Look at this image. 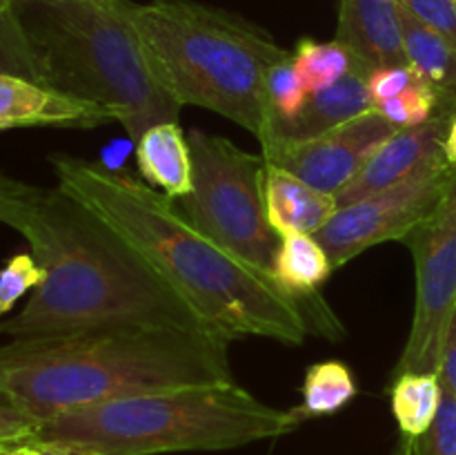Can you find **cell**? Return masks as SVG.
<instances>
[{
	"mask_svg": "<svg viewBox=\"0 0 456 455\" xmlns=\"http://www.w3.org/2000/svg\"><path fill=\"white\" fill-rule=\"evenodd\" d=\"M374 110L381 112L396 128H412V125H421L439 114V101H436V94L423 80H417L403 94L374 107Z\"/></svg>",
	"mask_w": 456,
	"mask_h": 455,
	"instance_id": "obj_25",
	"label": "cell"
},
{
	"mask_svg": "<svg viewBox=\"0 0 456 455\" xmlns=\"http://www.w3.org/2000/svg\"><path fill=\"white\" fill-rule=\"evenodd\" d=\"M267 221L276 235H316L338 212L337 196L301 181L288 170L267 163L265 177Z\"/></svg>",
	"mask_w": 456,
	"mask_h": 455,
	"instance_id": "obj_15",
	"label": "cell"
},
{
	"mask_svg": "<svg viewBox=\"0 0 456 455\" xmlns=\"http://www.w3.org/2000/svg\"><path fill=\"white\" fill-rule=\"evenodd\" d=\"M356 379L350 366L338 360L319 361L310 366L303 382V418H319L332 415L346 409L356 397Z\"/></svg>",
	"mask_w": 456,
	"mask_h": 455,
	"instance_id": "obj_21",
	"label": "cell"
},
{
	"mask_svg": "<svg viewBox=\"0 0 456 455\" xmlns=\"http://www.w3.org/2000/svg\"><path fill=\"white\" fill-rule=\"evenodd\" d=\"M439 377H441V384L456 395V310L452 317V324H450L448 337H445L444 357H441V366H439Z\"/></svg>",
	"mask_w": 456,
	"mask_h": 455,
	"instance_id": "obj_30",
	"label": "cell"
},
{
	"mask_svg": "<svg viewBox=\"0 0 456 455\" xmlns=\"http://www.w3.org/2000/svg\"><path fill=\"white\" fill-rule=\"evenodd\" d=\"M368 76L370 70L363 65H356L347 76H343L338 83L323 92L310 94L294 119L272 123L267 129L265 141H307L321 134H328L341 125L350 123L356 116L372 110V101L368 94Z\"/></svg>",
	"mask_w": 456,
	"mask_h": 455,
	"instance_id": "obj_14",
	"label": "cell"
},
{
	"mask_svg": "<svg viewBox=\"0 0 456 455\" xmlns=\"http://www.w3.org/2000/svg\"><path fill=\"white\" fill-rule=\"evenodd\" d=\"M29 187H31L29 183H22L18 181V178L7 177V174H0V212H3V208L9 203V201L25 194Z\"/></svg>",
	"mask_w": 456,
	"mask_h": 455,
	"instance_id": "obj_31",
	"label": "cell"
},
{
	"mask_svg": "<svg viewBox=\"0 0 456 455\" xmlns=\"http://www.w3.org/2000/svg\"><path fill=\"white\" fill-rule=\"evenodd\" d=\"M267 105H270V125L279 120H289L303 110L310 94L303 87L292 54L276 62L267 74Z\"/></svg>",
	"mask_w": 456,
	"mask_h": 455,
	"instance_id": "obj_23",
	"label": "cell"
},
{
	"mask_svg": "<svg viewBox=\"0 0 456 455\" xmlns=\"http://www.w3.org/2000/svg\"><path fill=\"white\" fill-rule=\"evenodd\" d=\"M417 21L456 43V0H399Z\"/></svg>",
	"mask_w": 456,
	"mask_h": 455,
	"instance_id": "obj_28",
	"label": "cell"
},
{
	"mask_svg": "<svg viewBox=\"0 0 456 455\" xmlns=\"http://www.w3.org/2000/svg\"><path fill=\"white\" fill-rule=\"evenodd\" d=\"M454 177L456 165L441 152L403 181L338 208L328 226L314 236L332 266L343 268L374 245L408 239L410 232L439 208Z\"/></svg>",
	"mask_w": 456,
	"mask_h": 455,
	"instance_id": "obj_8",
	"label": "cell"
},
{
	"mask_svg": "<svg viewBox=\"0 0 456 455\" xmlns=\"http://www.w3.org/2000/svg\"><path fill=\"white\" fill-rule=\"evenodd\" d=\"M132 18L160 85L178 105L205 107L265 138L267 74L292 52L245 18L191 0L132 3Z\"/></svg>",
	"mask_w": 456,
	"mask_h": 455,
	"instance_id": "obj_5",
	"label": "cell"
},
{
	"mask_svg": "<svg viewBox=\"0 0 456 455\" xmlns=\"http://www.w3.org/2000/svg\"><path fill=\"white\" fill-rule=\"evenodd\" d=\"M22 0H0V13H4V12H12L13 7H16V4H20Z\"/></svg>",
	"mask_w": 456,
	"mask_h": 455,
	"instance_id": "obj_35",
	"label": "cell"
},
{
	"mask_svg": "<svg viewBox=\"0 0 456 455\" xmlns=\"http://www.w3.org/2000/svg\"><path fill=\"white\" fill-rule=\"evenodd\" d=\"M370 71L408 65L396 0H338L337 38Z\"/></svg>",
	"mask_w": 456,
	"mask_h": 455,
	"instance_id": "obj_13",
	"label": "cell"
},
{
	"mask_svg": "<svg viewBox=\"0 0 456 455\" xmlns=\"http://www.w3.org/2000/svg\"><path fill=\"white\" fill-rule=\"evenodd\" d=\"M399 16L408 65L436 94L439 114L452 116L456 112V43L423 25L401 4Z\"/></svg>",
	"mask_w": 456,
	"mask_h": 455,
	"instance_id": "obj_16",
	"label": "cell"
},
{
	"mask_svg": "<svg viewBox=\"0 0 456 455\" xmlns=\"http://www.w3.org/2000/svg\"><path fill=\"white\" fill-rule=\"evenodd\" d=\"M444 384L439 373H399L392 384V413L401 433L421 437L439 413Z\"/></svg>",
	"mask_w": 456,
	"mask_h": 455,
	"instance_id": "obj_19",
	"label": "cell"
},
{
	"mask_svg": "<svg viewBox=\"0 0 456 455\" xmlns=\"http://www.w3.org/2000/svg\"><path fill=\"white\" fill-rule=\"evenodd\" d=\"M334 266L314 235H283L272 275L297 297L314 294L332 275Z\"/></svg>",
	"mask_w": 456,
	"mask_h": 455,
	"instance_id": "obj_18",
	"label": "cell"
},
{
	"mask_svg": "<svg viewBox=\"0 0 456 455\" xmlns=\"http://www.w3.org/2000/svg\"><path fill=\"white\" fill-rule=\"evenodd\" d=\"M7 455H56V453H49V451L38 449V446L20 444V446H12V449H7Z\"/></svg>",
	"mask_w": 456,
	"mask_h": 455,
	"instance_id": "obj_33",
	"label": "cell"
},
{
	"mask_svg": "<svg viewBox=\"0 0 456 455\" xmlns=\"http://www.w3.org/2000/svg\"><path fill=\"white\" fill-rule=\"evenodd\" d=\"M395 455H417V451H414V437L403 435V440H401L399 449H396Z\"/></svg>",
	"mask_w": 456,
	"mask_h": 455,
	"instance_id": "obj_34",
	"label": "cell"
},
{
	"mask_svg": "<svg viewBox=\"0 0 456 455\" xmlns=\"http://www.w3.org/2000/svg\"><path fill=\"white\" fill-rule=\"evenodd\" d=\"M230 382V342L212 335L94 328L0 346V393L38 424L125 397Z\"/></svg>",
	"mask_w": 456,
	"mask_h": 455,
	"instance_id": "obj_3",
	"label": "cell"
},
{
	"mask_svg": "<svg viewBox=\"0 0 456 455\" xmlns=\"http://www.w3.org/2000/svg\"><path fill=\"white\" fill-rule=\"evenodd\" d=\"M0 455H7V449H3V446H0Z\"/></svg>",
	"mask_w": 456,
	"mask_h": 455,
	"instance_id": "obj_36",
	"label": "cell"
},
{
	"mask_svg": "<svg viewBox=\"0 0 456 455\" xmlns=\"http://www.w3.org/2000/svg\"><path fill=\"white\" fill-rule=\"evenodd\" d=\"M417 455H456V395L444 386L439 413L421 437H414Z\"/></svg>",
	"mask_w": 456,
	"mask_h": 455,
	"instance_id": "obj_26",
	"label": "cell"
},
{
	"mask_svg": "<svg viewBox=\"0 0 456 455\" xmlns=\"http://www.w3.org/2000/svg\"><path fill=\"white\" fill-rule=\"evenodd\" d=\"M49 71V85L118 112L134 143L178 120L127 0H22L13 7Z\"/></svg>",
	"mask_w": 456,
	"mask_h": 455,
	"instance_id": "obj_6",
	"label": "cell"
},
{
	"mask_svg": "<svg viewBox=\"0 0 456 455\" xmlns=\"http://www.w3.org/2000/svg\"><path fill=\"white\" fill-rule=\"evenodd\" d=\"M417 302L408 343L396 373H439L456 310V177L439 208L410 232Z\"/></svg>",
	"mask_w": 456,
	"mask_h": 455,
	"instance_id": "obj_9",
	"label": "cell"
},
{
	"mask_svg": "<svg viewBox=\"0 0 456 455\" xmlns=\"http://www.w3.org/2000/svg\"><path fill=\"white\" fill-rule=\"evenodd\" d=\"M399 129L379 110H368L350 123L307 141L261 143L267 163L288 170L321 192L337 196L359 174L381 143Z\"/></svg>",
	"mask_w": 456,
	"mask_h": 455,
	"instance_id": "obj_10",
	"label": "cell"
},
{
	"mask_svg": "<svg viewBox=\"0 0 456 455\" xmlns=\"http://www.w3.org/2000/svg\"><path fill=\"white\" fill-rule=\"evenodd\" d=\"M444 152H445V159H448L452 165H456V112L452 114V119H450L448 132H445Z\"/></svg>",
	"mask_w": 456,
	"mask_h": 455,
	"instance_id": "obj_32",
	"label": "cell"
},
{
	"mask_svg": "<svg viewBox=\"0 0 456 455\" xmlns=\"http://www.w3.org/2000/svg\"><path fill=\"white\" fill-rule=\"evenodd\" d=\"M191 190L176 199L178 212L236 257L272 272L281 236L267 221V161L230 138L191 129Z\"/></svg>",
	"mask_w": 456,
	"mask_h": 455,
	"instance_id": "obj_7",
	"label": "cell"
},
{
	"mask_svg": "<svg viewBox=\"0 0 456 455\" xmlns=\"http://www.w3.org/2000/svg\"><path fill=\"white\" fill-rule=\"evenodd\" d=\"M419 76L414 74L410 65H395V67H379V70L370 71L368 76V94L372 107L383 105V103L392 101L399 94H403L410 85H414Z\"/></svg>",
	"mask_w": 456,
	"mask_h": 455,
	"instance_id": "obj_27",
	"label": "cell"
},
{
	"mask_svg": "<svg viewBox=\"0 0 456 455\" xmlns=\"http://www.w3.org/2000/svg\"><path fill=\"white\" fill-rule=\"evenodd\" d=\"M450 119L452 116L436 114L426 123L399 129L395 136L381 143L359 174L337 194L338 208L403 181L414 170L441 154Z\"/></svg>",
	"mask_w": 456,
	"mask_h": 455,
	"instance_id": "obj_12",
	"label": "cell"
},
{
	"mask_svg": "<svg viewBox=\"0 0 456 455\" xmlns=\"http://www.w3.org/2000/svg\"><path fill=\"white\" fill-rule=\"evenodd\" d=\"M36 428L38 422L18 409L4 393H0V446L12 449V446L27 444L34 437Z\"/></svg>",
	"mask_w": 456,
	"mask_h": 455,
	"instance_id": "obj_29",
	"label": "cell"
},
{
	"mask_svg": "<svg viewBox=\"0 0 456 455\" xmlns=\"http://www.w3.org/2000/svg\"><path fill=\"white\" fill-rule=\"evenodd\" d=\"M0 223L20 232L45 268L43 284L18 315L0 321V335L151 328L218 337L138 250L61 187L31 186L4 205Z\"/></svg>",
	"mask_w": 456,
	"mask_h": 455,
	"instance_id": "obj_1",
	"label": "cell"
},
{
	"mask_svg": "<svg viewBox=\"0 0 456 455\" xmlns=\"http://www.w3.org/2000/svg\"><path fill=\"white\" fill-rule=\"evenodd\" d=\"M45 279V268L34 254H13L0 270V321L13 310L18 299L34 293Z\"/></svg>",
	"mask_w": 456,
	"mask_h": 455,
	"instance_id": "obj_24",
	"label": "cell"
},
{
	"mask_svg": "<svg viewBox=\"0 0 456 455\" xmlns=\"http://www.w3.org/2000/svg\"><path fill=\"white\" fill-rule=\"evenodd\" d=\"M136 165L147 186L176 201L191 190V154L178 120L151 125L136 143Z\"/></svg>",
	"mask_w": 456,
	"mask_h": 455,
	"instance_id": "obj_17",
	"label": "cell"
},
{
	"mask_svg": "<svg viewBox=\"0 0 456 455\" xmlns=\"http://www.w3.org/2000/svg\"><path fill=\"white\" fill-rule=\"evenodd\" d=\"M301 410H281L236 382L125 397L56 415L27 444L56 455L225 451L288 435Z\"/></svg>",
	"mask_w": 456,
	"mask_h": 455,
	"instance_id": "obj_4",
	"label": "cell"
},
{
	"mask_svg": "<svg viewBox=\"0 0 456 455\" xmlns=\"http://www.w3.org/2000/svg\"><path fill=\"white\" fill-rule=\"evenodd\" d=\"M0 76H18L49 85L47 67L13 9L0 13Z\"/></svg>",
	"mask_w": 456,
	"mask_h": 455,
	"instance_id": "obj_22",
	"label": "cell"
},
{
	"mask_svg": "<svg viewBox=\"0 0 456 455\" xmlns=\"http://www.w3.org/2000/svg\"><path fill=\"white\" fill-rule=\"evenodd\" d=\"M116 120L118 112L101 103L71 96L49 85L18 76H0V129L13 128H98Z\"/></svg>",
	"mask_w": 456,
	"mask_h": 455,
	"instance_id": "obj_11",
	"label": "cell"
},
{
	"mask_svg": "<svg viewBox=\"0 0 456 455\" xmlns=\"http://www.w3.org/2000/svg\"><path fill=\"white\" fill-rule=\"evenodd\" d=\"M292 61L307 94L332 87L343 76L350 74L356 65H361L354 54L338 40L319 43V40L312 38L298 40L297 49L292 52Z\"/></svg>",
	"mask_w": 456,
	"mask_h": 455,
	"instance_id": "obj_20",
	"label": "cell"
},
{
	"mask_svg": "<svg viewBox=\"0 0 456 455\" xmlns=\"http://www.w3.org/2000/svg\"><path fill=\"white\" fill-rule=\"evenodd\" d=\"M49 165L58 187L138 250L218 337L305 342L310 324L301 297L187 221L172 199L125 170L80 156L52 154Z\"/></svg>",
	"mask_w": 456,
	"mask_h": 455,
	"instance_id": "obj_2",
	"label": "cell"
}]
</instances>
